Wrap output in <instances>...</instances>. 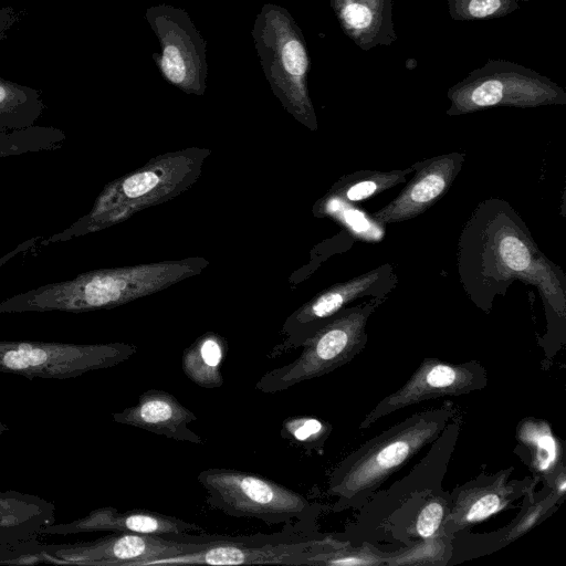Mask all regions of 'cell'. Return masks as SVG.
I'll list each match as a JSON object with an SVG mask.
<instances>
[{
    "label": "cell",
    "mask_w": 566,
    "mask_h": 566,
    "mask_svg": "<svg viewBox=\"0 0 566 566\" xmlns=\"http://www.w3.org/2000/svg\"><path fill=\"white\" fill-rule=\"evenodd\" d=\"M208 265L207 259L195 256L87 271L8 297L0 302V313L113 308L166 290L201 273Z\"/></svg>",
    "instance_id": "obj_1"
},
{
    "label": "cell",
    "mask_w": 566,
    "mask_h": 566,
    "mask_svg": "<svg viewBox=\"0 0 566 566\" xmlns=\"http://www.w3.org/2000/svg\"><path fill=\"white\" fill-rule=\"evenodd\" d=\"M457 413L450 402L417 412L349 453L328 478L327 494L336 497L332 511L358 509L391 474L433 443Z\"/></svg>",
    "instance_id": "obj_2"
},
{
    "label": "cell",
    "mask_w": 566,
    "mask_h": 566,
    "mask_svg": "<svg viewBox=\"0 0 566 566\" xmlns=\"http://www.w3.org/2000/svg\"><path fill=\"white\" fill-rule=\"evenodd\" d=\"M210 154L208 148L188 147L151 158L140 168L108 182L88 213L41 244L101 231L178 197L198 180Z\"/></svg>",
    "instance_id": "obj_3"
},
{
    "label": "cell",
    "mask_w": 566,
    "mask_h": 566,
    "mask_svg": "<svg viewBox=\"0 0 566 566\" xmlns=\"http://www.w3.org/2000/svg\"><path fill=\"white\" fill-rule=\"evenodd\" d=\"M251 35L265 78L286 112L311 129L316 116L308 94L310 56L302 30L287 9L265 3Z\"/></svg>",
    "instance_id": "obj_4"
},
{
    "label": "cell",
    "mask_w": 566,
    "mask_h": 566,
    "mask_svg": "<svg viewBox=\"0 0 566 566\" xmlns=\"http://www.w3.org/2000/svg\"><path fill=\"white\" fill-rule=\"evenodd\" d=\"M385 300L386 296L375 297L339 311L304 342L303 350L293 361L266 371L255 388L264 394L283 391L349 363L365 348L367 321Z\"/></svg>",
    "instance_id": "obj_5"
},
{
    "label": "cell",
    "mask_w": 566,
    "mask_h": 566,
    "mask_svg": "<svg viewBox=\"0 0 566 566\" xmlns=\"http://www.w3.org/2000/svg\"><path fill=\"white\" fill-rule=\"evenodd\" d=\"M197 480L207 492V503L229 516L289 524L313 521L319 511L302 494L255 473L211 468L201 471Z\"/></svg>",
    "instance_id": "obj_6"
},
{
    "label": "cell",
    "mask_w": 566,
    "mask_h": 566,
    "mask_svg": "<svg viewBox=\"0 0 566 566\" xmlns=\"http://www.w3.org/2000/svg\"><path fill=\"white\" fill-rule=\"evenodd\" d=\"M448 114L459 115L491 106L534 107L565 104L566 93L551 78L509 61H489L448 92Z\"/></svg>",
    "instance_id": "obj_7"
},
{
    "label": "cell",
    "mask_w": 566,
    "mask_h": 566,
    "mask_svg": "<svg viewBox=\"0 0 566 566\" xmlns=\"http://www.w3.org/2000/svg\"><path fill=\"white\" fill-rule=\"evenodd\" d=\"M128 343L0 340V373L67 379L116 366L137 353Z\"/></svg>",
    "instance_id": "obj_8"
},
{
    "label": "cell",
    "mask_w": 566,
    "mask_h": 566,
    "mask_svg": "<svg viewBox=\"0 0 566 566\" xmlns=\"http://www.w3.org/2000/svg\"><path fill=\"white\" fill-rule=\"evenodd\" d=\"M145 20L159 41L160 51L153 59L161 76L186 94L202 96L208 78L207 43L187 11L156 4L146 10Z\"/></svg>",
    "instance_id": "obj_9"
},
{
    "label": "cell",
    "mask_w": 566,
    "mask_h": 566,
    "mask_svg": "<svg viewBox=\"0 0 566 566\" xmlns=\"http://www.w3.org/2000/svg\"><path fill=\"white\" fill-rule=\"evenodd\" d=\"M216 536L172 539L160 535L115 533L92 542L46 545L38 562L93 566H148L155 559L200 549Z\"/></svg>",
    "instance_id": "obj_10"
},
{
    "label": "cell",
    "mask_w": 566,
    "mask_h": 566,
    "mask_svg": "<svg viewBox=\"0 0 566 566\" xmlns=\"http://www.w3.org/2000/svg\"><path fill=\"white\" fill-rule=\"evenodd\" d=\"M342 543L334 538L302 539L263 535L249 538L216 536L210 544L200 549L158 558L148 565H306L315 554Z\"/></svg>",
    "instance_id": "obj_11"
},
{
    "label": "cell",
    "mask_w": 566,
    "mask_h": 566,
    "mask_svg": "<svg viewBox=\"0 0 566 566\" xmlns=\"http://www.w3.org/2000/svg\"><path fill=\"white\" fill-rule=\"evenodd\" d=\"M486 385L488 374L480 361L454 364L438 358H424L399 389L382 398L365 416L359 429H368L378 419L411 405L467 395L481 390Z\"/></svg>",
    "instance_id": "obj_12"
},
{
    "label": "cell",
    "mask_w": 566,
    "mask_h": 566,
    "mask_svg": "<svg viewBox=\"0 0 566 566\" xmlns=\"http://www.w3.org/2000/svg\"><path fill=\"white\" fill-rule=\"evenodd\" d=\"M396 279L389 264L357 277L335 284L291 314L283 324L282 340L269 353L276 358L302 347L318 328L354 300L363 296L382 297L394 286Z\"/></svg>",
    "instance_id": "obj_13"
},
{
    "label": "cell",
    "mask_w": 566,
    "mask_h": 566,
    "mask_svg": "<svg viewBox=\"0 0 566 566\" xmlns=\"http://www.w3.org/2000/svg\"><path fill=\"white\" fill-rule=\"evenodd\" d=\"M513 468L502 469L495 474L475 478L450 493L451 505L444 523L450 536L507 510L518 499L534 491L535 478L510 480Z\"/></svg>",
    "instance_id": "obj_14"
},
{
    "label": "cell",
    "mask_w": 566,
    "mask_h": 566,
    "mask_svg": "<svg viewBox=\"0 0 566 566\" xmlns=\"http://www.w3.org/2000/svg\"><path fill=\"white\" fill-rule=\"evenodd\" d=\"M464 156L453 153L413 164L415 176L387 206L371 213L380 224L412 219L430 208L452 186Z\"/></svg>",
    "instance_id": "obj_15"
},
{
    "label": "cell",
    "mask_w": 566,
    "mask_h": 566,
    "mask_svg": "<svg viewBox=\"0 0 566 566\" xmlns=\"http://www.w3.org/2000/svg\"><path fill=\"white\" fill-rule=\"evenodd\" d=\"M491 264L504 277L527 279L537 284L542 294L557 306L564 298L558 296V281L551 263L535 249L530 239L513 226H501L491 237ZM557 311H560L557 306ZM564 315V313L560 311Z\"/></svg>",
    "instance_id": "obj_16"
},
{
    "label": "cell",
    "mask_w": 566,
    "mask_h": 566,
    "mask_svg": "<svg viewBox=\"0 0 566 566\" xmlns=\"http://www.w3.org/2000/svg\"><path fill=\"white\" fill-rule=\"evenodd\" d=\"M200 526L195 523L148 510H132L119 512L115 507L106 506L91 511L85 516L60 524H50L44 527L41 535H70L86 532L112 531L115 533H134L164 535L198 531Z\"/></svg>",
    "instance_id": "obj_17"
},
{
    "label": "cell",
    "mask_w": 566,
    "mask_h": 566,
    "mask_svg": "<svg viewBox=\"0 0 566 566\" xmlns=\"http://www.w3.org/2000/svg\"><path fill=\"white\" fill-rule=\"evenodd\" d=\"M114 421L136 427L177 441L201 444L199 434L188 428L197 416L178 399L161 389H148L138 397L135 406L113 412Z\"/></svg>",
    "instance_id": "obj_18"
},
{
    "label": "cell",
    "mask_w": 566,
    "mask_h": 566,
    "mask_svg": "<svg viewBox=\"0 0 566 566\" xmlns=\"http://www.w3.org/2000/svg\"><path fill=\"white\" fill-rule=\"evenodd\" d=\"M54 521V503L17 491L0 492V548L29 545Z\"/></svg>",
    "instance_id": "obj_19"
},
{
    "label": "cell",
    "mask_w": 566,
    "mask_h": 566,
    "mask_svg": "<svg viewBox=\"0 0 566 566\" xmlns=\"http://www.w3.org/2000/svg\"><path fill=\"white\" fill-rule=\"evenodd\" d=\"M346 35L363 50L390 45L397 40L391 0H331Z\"/></svg>",
    "instance_id": "obj_20"
},
{
    "label": "cell",
    "mask_w": 566,
    "mask_h": 566,
    "mask_svg": "<svg viewBox=\"0 0 566 566\" xmlns=\"http://www.w3.org/2000/svg\"><path fill=\"white\" fill-rule=\"evenodd\" d=\"M518 447L515 450L533 473L549 488L553 478L565 467L564 446L551 424L534 417L522 419L516 427Z\"/></svg>",
    "instance_id": "obj_21"
},
{
    "label": "cell",
    "mask_w": 566,
    "mask_h": 566,
    "mask_svg": "<svg viewBox=\"0 0 566 566\" xmlns=\"http://www.w3.org/2000/svg\"><path fill=\"white\" fill-rule=\"evenodd\" d=\"M227 352V339L218 333L207 332L182 352V371L199 387L220 388L224 382L221 366Z\"/></svg>",
    "instance_id": "obj_22"
},
{
    "label": "cell",
    "mask_w": 566,
    "mask_h": 566,
    "mask_svg": "<svg viewBox=\"0 0 566 566\" xmlns=\"http://www.w3.org/2000/svg\"><path fill=\"white\" fill-rule=\"evenodd\" d=\"M44 109L39 90L0 77V132L30 127Z\"/></svg>",
    "instance_id": "obj_23"
},
{
    "label": "cell",
    "mask_w": 566,
    "mask_h": 566,
    "mask_svg": "<svg viewBox=\"0 0 566 566\" xmlns=\"http://www.w3.org/2000/svg\"><path fill=\"white\" fill-rule=\"evenodd\" d=\"M413 172V166L403 170L358 171L342 178L333 192L345 202L361 201L373 197L399 182L406 181V176Z\"/></svg>",
    "instance_id": "obj_24"
},
{
    "label": "cell",
    "mask_w": 566,
    "mask_h": 566,
    "mask_svg": "<svg viewBox=\"0 0 566 566\" xmlns=\"http://www.w3.org/2000/svg\"><path fill=\"white\" fill-rule=\"evenodd\" d=\"M564 494L558 493L556 490L551 489L548 493L536 500L535 494L532 492L524 496V505L522 512L517 517L512 521V524L501 530L502 532L494 533L493 544L489 548L499 549L512 541H515L526 532L531 531L543 518H545L551 510L556 506Z\"/></svg>",
    "instance_id": "obj_25"
},
{
    "label": "cell",
    "mask_w": 566,
    "mask_h": 566,
    "mask_svg": "<svg viewBox=\"0 0 566 566\" xmlns=\"http://www.w3.org/2000/svg\"><path fill=\"white\" fill-rule=\"evenodd\" d=\"M66 136L55 127L30 126L0 132V157L62 147Z\"/></svg>",
    "instance_id": "obj_26"
},
{
    "label": "cell",
    "mask_w": 566,
    "mask_h": 566,
    "mask_svg": "<svg viewBox=\"0 0 566 566\" xmlns=\"http://www.w3.org/2000/svg\"><path fill=\"white\" fill-rule=\"evenodd\" d=\"M327 421L311 416H294L283 420L280 434L307 452H321L331 436Z\"/></svg>",
    "instance_id": "obj_27"
},
{
    "label": "cell",
    "mask_w": 566,
    "mask_h": 566,
    "mask_svg": "<svg viewBox=\"0 0 566 566\" xmlns=\"http://www.w3.org/2000/svg\"><path fill=\"white\" fill-rule=\"evenodd\" d=\"M348 541L340 545L312 556L306 565L328 566H356V565H387L392 554H385L381 551L364 543V547H350Z\"/></svg>",
    "instance_id": "obj_28"
},
{
    "label": "cell",
    "mask_w": 566,
    "mask_h": 566,
    "mask_svg": "<svg viewBox=\"0 0 566 566\" xmlns=\"http://www.w3.org/2000/svg\"><path fill=\"white\" fill-rule=\"evenodd\" d=\"M452 19L461 21L504 17L530 0H447Z\"/></svg>",
    "instance_id": "obj_29"
},
{
    "label": "cell",
    "mask_w": 566,
    "mask_h": 566,
    "mask_svg": "<svg viewBox=\"0 0 566 566\" xmlns=\"http://www.w3.org/2000/svg\"><path fill=\"white\" fill-rule=\"evenodd\" d=\"M24 10H17L13 7L0 8V42L3 41L9 31L22 20Z\"/></svg>",
    "instance_id": "obj_30"
},
{
    "label": "cell",
    "mask_w": 566,
    "mask_h": 566,
    "mask_svg": "<svg viewBox=\"0 0 566 566\" xmlns=\"http://www.w3.org/2000/svg\"><path fill=\"white\" fill-rule=\"evenodd\" d=\"M9 430V427L0 420V436L4 434Z\"/></svg>",
    "instance_id": "obj_31"
}]
</instances>
